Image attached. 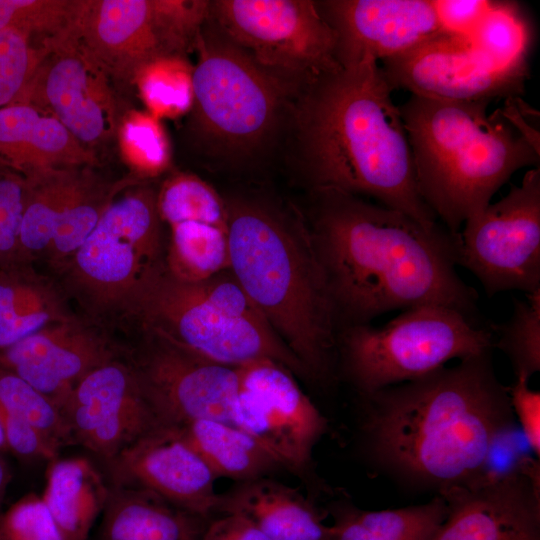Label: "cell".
Segmentation results:
<instances>
[{
	"label": "cell",
	"mask_w": 540,
	"mask_h": 540,
	"mask_svg": "<svg viewBox=\"0 0 540 540\" xmlns=\"http://www.w3.org/2000/svg\"><path fill=\"white\" fill-rule=\"evenodd\" d=\"M239 371L231 424L254 437L285 469L304 474L315 445L327 432V419L284 365L258 360Z\"/></svg>",
	"instance_id": "14"
},
{
	"label": "cell",
	"mask_w": 540,
	"mask_h": 540,
	"mask_svg": "<svg viewBox=\"0 0 540 540\" xmlns=\"http://www.w3.org/2000/svg\"><path fill=\"white\" fill-rule=\"evenodd\" d=\"M391 86L446 101H492L524 93L529 69L500 66L466 36L439 32L383 61Z\"/></svg>",
	"instance_id": "16"
},
{
	"label": "cell",
	"mask_w": 540,
	"mask_h": 540,
	"mask_svg": "<svg viewBox=\"0 0 540 540\" xmlns=\"http://www.w3.org/2000/svg\"><path fill=\"white\" fill-rule=\"evenodd\" d=\"M25 183L19 231L23 266L37 257L69 262L116 194V188L80 167L48 171Z\"/></svg>",
	"instance_id": "17"
},
{
	"label": "cell",
	"mask_w": 540,
	"mask_h": 540,
	"mask_svg": "<svg viewBox=\"0 0 540 540\" xmlns=\"http://www.w3.org/2000/svg\"><path fill=\"white\" fill-rule=\"evenodd\" d=\"M0 407L28 422L59 453L74 445L60 408L15 373L0 369Z\"/></svg>",
	"instance_id": "33"
},
{
	"label": "cell",
	"mask_w": 540,
	"mask_h": 540,
	"mask_svg": "<svg viewBox=\"0 0 540 540\" xmlns=\"http://www.w3.org/2000/svg\"><path fill=\"white\" fill-rule=\"evenodd\" d=\"M487 328L453 308L423 305L404 310L382 327L339 330L337 351L361 397L429 374L452 359L491 351Z\"/></svg>",
	"instance_id": "7"
},
{
	"label": "cell",
	"mask_w": 540,
	"mask_h": 540,
	"mask_svg": "<svg viewBox=\"0 0 540 540\" xmlns=\"http://www.w3.org/2000/svg\"><path fill=\"white\" fill-rule=\"evenodd\" d=\"M228 269L309 378L327 379L339 324L307 220L268 197H224Z\"/></svg>",
	"instance_id": "4"
},
{
	"label": "cell",
	"mask_w": 540,
	"mask_h": 540,
	"mask_svg": "<svg viewBox=\"0 0 540 540\" xmlns=\"http://www.w3.org/2000/svg\"><path fill=\"white\" fill-rule=\"evenodd\" d=\"M8 481H9L8 469L6 465L4 464V462L0 459V507H1V502L4 498Z\"/></svg>",
	"instance_id": "43"
},
{
	"label": "cell",
	"mask_w": 540,
	"mask_h": 540,
	"mask_svg": "<svg viewBox=\"0 0 540 540\" xmlns=\"http://www.w3.org/2000/svg\"><path fill=\"white\" fill-rule=\"evenodd\" d=\"M64 318L27 266L0 270V350Z\"/></svg>",
	"instance_id": "30"
},
{
	"label": "cell",
	"mask_w": 540,
	"mask_h": 540,
	"mask_svg": "<svg viewBox=\"0 0 540 540\" xmlns=\"http://www.w3.org/2000/svg\"><path fill=\"white\" fill-rule=\"evenodd\" d=\"M6 449H7L6 442H5L1 427H0V451L6 450Z\"/></svg>",
	"instance_id": "44"
},
{
	"label": "cell",
	"mask_w": 540,
	"mask_h": 540,
	"mask_svg": "<svg viewBox=\"0 0 540 540\" xmlns=\"http://www.w3.org/2000/svg\"><path fill=\"white\" fill-rule=\"evenodd\" d=\"M130 313L147 333L207 360L231 367L273 360L309 378L229 269L191 282L174 277L164 266L147 282Z\"/></svg>",
	"instance_id": "6"
},
{
	"label": "cell",
	"mask_w": 540,
	"mask_h": 540,
	"mask_svg": "<svg viewBox=\"0 0 540 540\" xmlns=\"http://www.w3.org/2000/svg\"><path fill=\"white\" fill-rule=\"evenodd\" d=\"M74 445L107 465L122 450L161 427L130 362L113 359L89 372L63 408Z\"/></svg>",
	"instance_id": "18"
},
{
	"label": "cell",
	"mask_w": 540,
	"mask_h": 540,
	"mask_svg": "<svg viewBox=\"0 0 540 540\" xmlns=\"http://www.w3.org/2000/svg\"><path fill=\"white\" fill-rule=\"evenodd\" d=\"M307 220L339 330L381 314L441 305L474 319L477 293L456 270L457 236L333 189L311 190Z\"/></svg>",
	"instance_id": "1"
},
{
	"label": "cell",
	"mask_w": 540,
	"mask_h": 540,
	"mask_svg": "<svg viewBox=\"0 0 540 540\" xmlns=\"http://www.w3.org/2000/svg\"><path fill=\"white\" fill-rule=\"evenodd\" d=\"M529 378L516 376L514 384L507 387L513 414L534 455L540 457V392L529 387Z\"/></svg>",
	"instance_id": "40"
},
{
	"label": "cell",
	"mask_w": 540,
	"mask_h": 540,
	"mask_svg": "<svg viewBox=\"0 0 540 540\" xmlns=\"http://www.w3.org/2000/svg\"><path fill=\"white\" fill-rule=\"evenodd\" d=\"M209 18L260 66L300 91L336 69L337 38L309 0H218Z\"/></svg>",
	"instance_id": "11"
},
{
	"label": "cell",
	"mask_w": 540,
	"mask_h": 540,
	"mask_svg": "<svg viewBox=\"0 0 540 540\" xmlns=\"http://www.w3.org/2000/svg\"><path fill=\"white\" fill-rule=\"evenodd\" d=\"M75 0H0V30L13 28L47 40L69 32Z\"/></svg>",
	"instance_id": "36"
},
{
	"label": "cell",
	"mask_w": 540,
	"mask_h": 540,
	"mask_svg": "<svg viewBox=\"0 0 540 540\" xmlns=\"http://www.w3.org/2000/svg\"><path fill=\"white\" fill-rule=\"evenodd\" d=\"M193 70L183 56L160 58L141 70L134 84L151 115L175 118L192 108Z\"/></svg>",
	"instance_id": "32"
},
{
	"label": "cell",
	"mask_w": 540,
	"mask_h": 540,
	"mask_svg": "<svg viewBox=\"0 0 540 540\" xmlns=\"http://www.w3.org/2000/svg\"><path fill=\"white\" fill-rule=\"evenodd\" d=\"M105 466L110 485L147 490L203 517L218 516L217 477L176 428L155 429Z\"/></svg>",
	"instance_id": "20"
},
{
	"label": "cell",
	"mask_w": 540,
	"mask_h": 540,
	"mask_svg": "<svg viewBox=\"0 0 540 540\" xmlns=\"http://www.w3.org/2000/svg\"><path fill=\"white\" fill-rule=\"evenodd\" d=\"M202 0H76L69 33L124 84L155 60L184 56L209 18Z\"/></svg>",
	"instance_id": "9"
},
{
	"label": "cell",
	"mask_w": 540,
	"mask_h": 540,
	"mask_svg": "<svg viewBox=\"0 0 540 540\" xmlns=\"http://www.w3.org/2000/svg\"><path fill=\"white\" fill-rule=\"evenodd\" d=\"M467 38L500 66L529 69L533 30L518 3L490 1L487 11Z\"/></svg>",
	"instance_id": "31"
},
{
	"label": "cell",
	"mask_w": 540,
	"mask_h": 540,
	"mask_svg": "<svg viewBox=\"0 0 540 540\" xmlns=\"http://www.w3.org/2000/svg\"><path fill=\"white\" fill-rule=\"evenodd\" d=\"M165 249L157 195L140 188L111 201L69 262L74 280L92 301L130 312L165 266Z\"/></svg>",
	"instance_id": "10"
},
{
	"label": "cell",
	"mask_w": 540,
	"mask_h": 540,
	"mask_svg": "<svg viewBox=\"0 0 540 540\" xmlns=\"http://www.w3.org/2000/svg\"><path fill=\"white\" fill-rule=\"evenodd\" d=\"M318 8L336 34L342 67L386 60L442 32L431 0H328Z\"/></svg>",
	"instance_id": "21"
},
{
	"label": "cell",
	"mask_w": 540,
	"mask_h": 540,
	"mask_svg": "<svg viewBox=\"0 0 540 540\" xmlns=\"http://www.w3.org/2000/svg\"><path fill=\"white\" fill-rule=\"evenodd\" d=\"M176 429L217 478L244 482L284 468L261 443L233 424L199 419Z\"/></svg>",
	"instance_id": "28"
},
{
	"label": "cell",
	"mask_w": 540,
	"mask_h": 540,
	"mask_svg": "<svg viewBox=\"0 0 540 540\" xmlns=\"http://www.w3.org/2000/svg\"><path fill=\"white\" fill-rule=\"evenodd\" d=\"M45 47L21 30H0V108L12 104L33 76Z\"/></svg>",
	"instance_id": "37"
},
{
	"label": "cell",
	"mask_w": 540,
	"mask_h": 540,
	"mask_svg": "<svg viewBox=\"0 0 540 540\" xmlns=\"http://www.w3.org/2000/svg\"><path fill=\"white\" fill-rule=\"evenodd\" d=\"M442 31L469 36L487 11V0H432Z\"/></svg>",
	"instance_id": "41"
},
{
	"label": "cell",
	"mask_w": 540,
	"mask_h": 540,
	"mask_svg": "<svg viewBox=\"0 0 540 540\" xmlns=\"http://www.w3.org/2000/svg\"><path fill=\"white\" fill-rule=\"evenodd\" d=\"M44 47L42 60L13 103L49 113L87 148L111 140L122 120L111 78L69 33Z\"/></svg>",
	"instance_id": "13"
},
{
	"label": "cell",
	"mask_w": 540,
	"mask_h": 540,
	"mask_svg": "<svg viewBox=\"0 0 540 540\" xmlns=\"http://www.w3.org/2000/svg\"><path fill=\"white\" fill-rule=\"evenodd\" d=\"M438 495L447 514L431 540H540V483L525 475Z\"/></svg>",
	"instance_id": "23"
},
{
	"label": "cell",
	"mask_w": 540,
	"mask_h": 540,
	"mask_svg": "<svg viewBox=\"0 0 540 540\" xmlns=\"http://www.w3.org/2000/svg\"><path fill=\"white\" fill-rule=\"evenodd\" d=\"M496 346L511 361L515 376L540 370V289L516 300L511 317L498 327Z\"/></svg>",
	"instance_id": "34"
},
{
	"label": "cell",
	"mask_w": 540,
	"mask_h": 540,
	"mask_svg": "<svg viewBox=\"0 0 540 540\" xmlns=\"http://www.w3.org/2000/svg\"><path fill=\"white\" fill-rule=\"evenodd\" d=\"M328 512L332 540H431L446 517L447 504L438 495L428 503L378 511L340 502Z\"/></svg>",
	"instance_id": "29"
},
{
	"label": "cell",
	"mask_w": 540,
	"mask_h": 540,
	"mask_svg": "<svg viewBox=\"0 0 540 540\" xmlns=\"http://www.w3.org/2000/svg\"><path fill=\"white\" fill-rule=\"evenodd\" d=\"M130 364L161 427L199 419L231 424L239 367L207 360L150 333Z\"/></svg>",
	"instance_id": "15"
},
{
	"label": "cell",
	"mask_w": 540,
	"mask_h": 540,
	"mask_svg": "<svg viewBox=\"0 0 540 540\" xmlns=\"http://www.w3.org/2000/svg\"><path fill=\"white\" fill-rule=\"evenodd\" d=\"M162 223L169 229L166 270L183 281H200L228 269L225 198L201 178L178 174L157 194Z\"/></svg>",
	"instance_id": "19"
},
{
	"label": "cell",
	"mask_w": 540,
	"mask_h": 540,
	"mask_svg": "<svg viewBox=\"0 0 540 540\" xmlns=\"http://www.w3.org/2000/svg\"><path fill=\"white\" fill-rule=\"evenodd\" d=\"M393 90L372 58L314 78L296 102L300 167L311 190L369 196L433 227L437 218L418 192Z\"/></svg>",
	"instance_id": "3"
},
{
	"label": "cell",
	"mask_w": 540,
	"mask_h": 540,
	"mask_svg": "<svg viewBox=\"0 0 540 540\" xmlns=\"http://www.w3.org/2000/svg\"><path fill=\"white\" fill-rule=\"evenodd\" d=\"M0 540H63L41 496L28 493L0 515Z\"/></svg>",
	"instance_id": "39"
},
{
	"label": "cell",
	"mask_w": 540,
	"mask_h": 540,
	"mask_svg": "<svg viewBox=\"0 0 540 540\" xmlns=\"http://www.w3.org/2000/svg\"><path fill=\"white\" fill-rule=\"evenodd\" d=\"M211 520L150 491L110 485L96 540H202Z\"/></svg>",
	"instance_id": "26"
},
{
	"label": "cell",
	"mask_w": 540,
	"mask_h": 540,
	"mask_svg": "<svg viewBox=\"0 0 540 540\" xmlns=\"http://www.w3.org/2000/svg\"><path fill=\"white\" fill-rule=\"evenodd\" d=\"M95 162L56 118L27 103L0 108V166L25 180L45 172L82 167Z\"/></svg>",
	"instance_id": "24"
},
{
	"label": "cell",
	"mask_w": 540,
	"mask_h": 540,
	"mask_svg": "<svg viewBox=\"0 0 540 540\" xmlns=\"http://www.w3.org/2000/svg\"><path fill=\"white\" fill-rule=\"evenodd\" d=\"M202 540H270L247 519L234 514L213 518Z\"/></svg>",
	"instance_id": "42"
},
{
	"label": "cell",
	"mask_w": 540,
	"mask_h": 540,
	"mask_svg": "<svg viewBox=\"0 0 540 540\" xmlns=\"http://www.w3.org/2000/svg\"><path fill=\"white\" fill-rule=\"evenodd\" d=\"M41 498L63 540H88L110 494V484L86 457L48 462Z\"/></svg>",
	"instance_id": "27"
},
{
	"label": "cell",
	"mask_w": 540,
	"mask_h": 540,
	"mask_svg": "<svg viewBox=\"0 0 540 540\" xmlns=\"http://www.w3.org/2000/svg\"><path fill=\"white\" fill-rule=\"evenodd\" d=\"M117 136L127 163L140 177L161 174L170 162V146L159 119L149 112L122 117Z\"/></svg>",
	"instance_id": "35"
},
{
	"label": "cell",
	"mask_w": 540,
	"mask_h": 540,
	"mask_svg": "<svg viewBox=\"0 0 540 540\" xmlns=\"http://www.w3.org/2000/svg\"><path fill=\"white\" fill-rule=\"evenodd\" d=\"M457 236V265L488 295L540 289V167L519 185L465 221Z\"/></svg>",
	"instance_id": "12"
},
{
	"label": "cell",
	"mask_w": 540,
	"mask_h": 540,
	"mask_svg": "<svg viewBox=\"0 0 540 540\" xmlns=\"http://www.w3.org/2000/svg\"><path fill=\"white\" fill-rule=\"evenodd\" d=\"M210 28L201 29L196 41L193 105L198 126L220 153L249 156L277 130L290 85L260 66L214 23Z\"/></svg>",
	"instance_id": "8"
},
{
	"label": "cell",
	"mask_w": 540,
	"mask_h": 540,
	"mask_svg": "<svg viewBox=\"0 0 540 540\" xmlns=\"http://www.w3.org/2000/svg\"><path fill=\"white\" fill-rule=\"evenodd\" d=\"M224 514L247 519L270 540H332L322 510L296 489L266 477L223 493L218 516Z\"/></svg>",
	"instance_id": "25"
},
{
	"label": "cell",
	"mask_w": 540,
	"mask_h": 540,
	"mask_svg": "<svg viewBox=\"0 0 540 540\" xmlns=\"http://www.w3.org/2000/svg\"><path fill=\"white\" fill-rule=\"evenodd\" d=\"M25 179L0 166V270L23 267L19 231L24 208Z\"/></svg>",
	"instance_id": "38"
},
{
	"label": "cell",
	"mask_w": 540,
	"mask_h": 540,
	"mask_svg": "<svg viewBox=\"0 0 540 540\" xmlns=\"http://www.w3.org/2000/svg\"><path fill=\"white\" fill-rule=\"evenodd\" d=\"M116 358L105 338L64 318L0 350V369L21 377L63 413L75 385Z\"/></svg>",
	"instance_id": "22"
},
{
	"label": "cell",
	"mask_w": 540,
	"mask_h": 540,
	"mask_svg": "<svg viewBox=\"0 0 540 540\" xmlns=\"http://www.w3.org/2000/svg\"><path fill=\"white\" fill-rule=\"evenodd\" d=\"M491 101L411 95L400 108L418 192L451 233L490 203L519 169L539 167L534 146Z\"/></svg>",
	"instance_id": "5"
},
{
	"label": "cell",
	"mask_w": 540,
	"mask_h": 540,
	"mask_svg": "<svg viewBox=\"0 0 540 540\" xmlns=\"http://www.w3.org/2000/svg\"><path fill=\"white\" fill-rule=\"evenodd\" d=\"M490 352L363 396L370 457L402 481L438 494L470 486L494 437L514 422Z\"/></svg>",
	"instance_id": "2"
}]
</instances>
